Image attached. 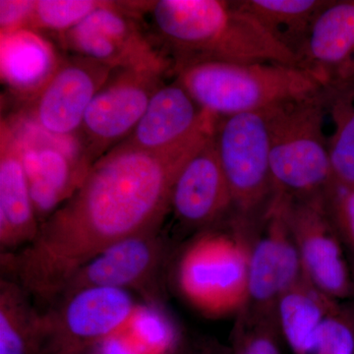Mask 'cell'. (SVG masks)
I'll return each mask as SVG.
<instances>
[{
  "label": "cell",
  "instance_id": "obj_2",
  "mask_svg": "<svg viewBox=\"0 0 354 354\" xmlns=\"http://www.w3.org/2000/svg\"><path fill=\"white\" fill-rule=\"evenodd\" d=\"M149 31L176 70L198 62L281 64L298 66L297 55L236 1L158 0L137 2Z\"/></svg>",
  "mask_w": 354,
  "mask_h": 354
},
{
  "label": "cell",
  "instance_id": "obj_13",
  "mask_svg": "<svg viewBox=\"0 0 354 354\" xmlns=\"http://www.w3.org/2000/svg\"><path fill=\"white\" fill-rule=\"evenodd\" d=\"M286 213L305 278L330 299L344 297L348 290V270L323 192L286 196Z\"/></svg>",
  "mask_w": 354,
  "mask_h": 354
},
{
  "label": "cell",
  "instance_id": "obj_18",
  "mask_svg": "<svg viewBox=\"0 0 354 354\" xmlns=\"http://www.w3.org/2000/svg\"><path fill=\"white\" fill-rule=\"evenodd\" d=\"M39 225L22 162L17 133L1 123L0 153V249L1 255L17 252L38 236Z\"/></svg>",
  "mask_w": 354,
  "mask_h": 354
},
{
  "label": "cell",
  "instance_id": "obj_1",
  "mask_svg": "<svg viewBox=\"0 0 354 354\" xmlns=\"http://www.w3.org/2000/svg\"><path fill=\"white\" fill-rule=\"evenodd\" d=\"M216 121L162 151L118 145L93 162L76 192L17 252L1 255L4 278L35 301L53 304L70 277L106 247L162 227L176 176L214 134Z\"/></svg>",
  "mask_w": 354,
  "mask_h": 354
},
{
  "label": "cell",
  "instance_id": "obj_22",
  "mask_svg": "<svg viewBox=\"0 0 354 354\" xmlns=\"http://www.w3.org/2000/svg\"><path fill=\"white\" fill-rule=\"evenodd\" d=\"M327 0H236L272 37L297 55ZM298 62V60H297Z\"/></svg>",
  "mask_w": 354,
  "mask_h": 354
},
{
  "label": "cell",
  "instance_id": "obj_27",
  "mask_svg": "<svg viewBox=\"0 0 354 354\" xmlns=\"http://www.w3.org/2000/svg\"><path fill=\"white\" fill-rule=\"evenodd\" d=\"M35 1L27 0H1L0 1V27L1 34L28 29L31 27Z\"/></svg>",
  "mask_w": 354,
  "mask_h": 354
},
{
  "label": "cell",
  "instance_id": "obj_29",
  "mask_svg": "<svg viewBox=\"0 0 354 354\" xmlns=\"http://www.w3.org/2000/svg\"><path fill=\"white\" fill-rule=\"evenodd\" d=\"M79 354H93V353H79Z\"/></svg>",
  "mask_w": 354,
  "mask_h": 354
},
{
  "label": "cell",
  "instance_id": "obj_3",
  "mask_svg": "<svg viewBox=\"0 0 354 354\" xmlns=\"http://www.w3.org/2000/svg\"><path fill=\"white\" fill-rule=\"evenodd\" d=\"M253 225L234 214L232 220L200 230L179 255L177 288L204 315L227 316L245 308Z\"/></svg>",
  "mask_w": 354,
  "mask_h": 354
},
{
  "label": "cell",
  "instance_id": "obj_26",
  "mask_svg": "<svg viewBox=\"0 0 354 354\" xmlns=\"http://www.w3.org/2000/svg\"><path fill=\"white\" fill-rule=\"evenodd\" d=\"M316 353L354 354V335L339 316L330 311L316 335Z\"/></svg>",
  "mask_w": 354,
  "mask_h": 354
},
{
  "label": "cell",
  "instance_id": "obj_7",
  "mask_svg": "<svg viewBox=\"0 0 354 354\" xmlns=\"http://www.w3.org/2000/svg\"><path fill=\"white\" fill-rule=\"evenodd\" d=\"M214 137L234 214L252 221L274 194L266 111L218 118Z\"/></svg>",
  "mask_w": 354,
  "mask_h": 354
},
{
  "label": "cell",
  "instance_id": "obj_5",
  "mask_svg": "<svg viewBox=\"0 0 354 354\" xmlns=\"http://www.w3.org/2000/svg\"><path fill=\"white\" fill-rule=\"evenodd\" d=\"M266 114L274 193L300 198L323 192L333 179L324 88Z\"/></svg>",
  "mask_w": 354,
  "mask_h": 354
},
{
  "label": "cell",
  "instance_id": "obj_10",
  "mask_svg": "<svg viewBox=\"0 0 354 354\" xmlns=\"http://www.w3.org/2000/svg\"><path fill=\"white\" fill-rule=\"evenodd\" d=\"M253 230L248 262L245 308L274 311L279 298L304 277L301 260L286 213V196L272 194Z\"/></svg>",
  "mask_w": 354,
  "mask_h": 354
},
{
  "label": "cell",
  "instance_id": "obj_4",
  "mask_svg": "<svg viewBox=\"0 0 354 354\" xmlns=\"http://www.w3.org/2000/svg\"><path fill=\"white\" fill-rule=\"evenodd\" d=\"M174 79L218 118L266 111L324 88L306 70L281 64L198 62L176 69Z\"/></svg>",
  "mask_w": 354,
  "mask_h": 354
},
{
  "label": "cell",
  "instance_id": "obj_25",
  "mask_svg": "<svg viewBox=\"0 0 354 354\" xmlns=\"http://www.w3.org/2000/svg\"><path fill=\"white\" fill-rule=\"evenodd\" d=\"M323 195L335 228H341L354 242V186L333 178L324 189Z\"/></svg>",
  "mask_w": 354,
  "mask_h": 354
},
{
  "label": "cell",
  "instance_id": "obj_12",
  "mask_svg": "<svg viewBox=\"0 0 354 354\" xmlns=\"http://www.w3.org/2000/svg\"><path fill=\"white\" fill-rule=\"evenodd\" d=\"M111 67L80 55L60 58L50 80L32 99L29 121L55 137L80 131L84 116Z\"/></svg>",
  "mask_w": 354,
  "mask_h": 354
},
{
  "label": "cell",
  "instance_id": "obj_20",
  "mask_svg": "<svg viewBox=\"0 0 354 354\" xmlns=\"http://www.w3.org/2000/svg\"><path fill=\"white\" fill-rule=\"evenodd\" d=\"M50 330L27 290L12 279L0 281V354H48Z\"/></svg>",
  "mask_w": 354,
  "mask_h": 354
},
{
  "label": "cell",
  "instance_id": "obj_19",
  "mask_svg": "<svg viewBox=\"0 0 354 354\" xmlns=\"http://www.w3.org/2000/svg\"><path fill=\"white\" fill-rule=\"evenodd\" d=\"M60 58L38 32L23 29L1 34L2 80L18 95L34 99L50 80Z\"/></svg>",
  "mask_w": 354,
  "mask_h": 354
},
{
  "label": "cell",
  "instance_id": "obj_15",
  "mask_svg": "<svg viewBox=\"0 0 354 354\" xmlns=\"http://www.w3.org/2000/svg\"><path fill=\"white\" fill-rule=\"evenodd\" d=\"M12 127L19 137L30 194L41 225L76 192L92 162L85 156L70 153L84 151L82 146L66 148L41 144L28 139L15 125Z\"/></svg>",
  "mask_w": 354,
  "mask_h": 354
},
{
  "label": "cell",
  "instance_id": "obj_17",
  "mask_svg": "<svg viewBox=\"0 0 354 354\" xmlns=\"http://www.w3.org/2000/svg\"><path fill=\"white\" fill-rule=\"evenodd\" d=\"M297 60L324 87L354 77V0L330 2L298 50Z\"/></svg>",
  "mask_w": 354,
  "mask_h": 354
},
{
  "label": "cell",
  "instance_id": "obj_23",
  "mask_svg": "<svg viewBox=\"0 0 354 354\" xmlns=\"http://www.w3.org/2000/svg\"><path fill=\"white\" fill-rule=\"evenodd\" d=\"M324 100L334 127L328 138L333 178L354 186V77L324 87Z\"/></svg>",
  "mask_w": 354,
  "mask_h": 354
},
{
  "label": "cell",
  "instance_id": "obj_24",
  "mask_svg": "<svg viewBox=\"0 0 354 354\" xmlns=\"http://www.w3.org/2000/svg\"><path fill=\"white\" fill-rule=\"evenodd\" d=\"M104 1L94 0H37L34 3L30 30L57 34L64 32L82 22Z\"/></svg>",
  "mask_w": 354,
  "mask_h": 354
},
{
  "label": "cell",
  "instance_id": "obj_21",
  "mask_svg": "<svg viewBox=\"0 0 354 354\" xmlns=\"http://www.w3.org/2000/svg\"><path fill=\"white\" fill-rule=\"evenodd\" d=\"M330 300L305 277L279 298L277 322L295 353H316L317 332L323 319L333 311Z\"/></svg>",
  "mask_w": 354,
  "mask_h": 354
},
{
  "label": "cell",
  "instance_id": "obj_16",
  "mask_svg": "<svg viewBox=\"0 0 354 354\" xmlns=\"http://www.w3.org/2000/svg\"><path fill=\"white\" fill-rule=\"evenodd\" d=\"M218 118L204 111L174 78L153 95L138 124L120 145L165 150L194 136Z\"/></svg>",
  "mask_w": 354,
  "mask_h": 354
},
{
  "label": "cell",
  "instance_id": "obj_6",
  "mask_svg": "<svg viewBox=\"0 0 354 354\" xmlns=\"http://www.w3.org/2000/svg\"><path fill=\"white\" fill-rule=\"evenodd\" d=\"M58 39L68 55L90 58L111 68L176 69L174 60L153 38L133 2L104 1Z\"/></svg>",
  "mask_w": 354,
  "mask_h": 354
},
{
  "label": "cell",
  "instance_id": "obj_28",
  "mask_svg": "<svg viewBox=\"0 0 354 354\" xmlns=\"http://www.w3.org/2000/svg\"><path fill=\"white\" fill-rule=\"evenodd\" d=\"M242 354H279L276 344L265 332L254 333L246 342Z\"/></svg>",
  "mask_w": 354,
  "mask_h": 354
},
{
  "label": "cell",
  "instance_id": "obj_8",
  "mask_svg": "<svg viewBox=\"0 0 354 354\" xmlns=\"http://www.w3.org/2000/svg\"><path fill=\"white\" fill-rule=\"evenodd\" d=\"M174 78L162 67H116L97 91L80 128L90 162L118 146L138 124L156 92Z\"/></svg>",
  "mask_w": 354,
  "mask_h": 354
},
{
  "label": "cell",
  "instance_id": "obj_9",
  "mask_svg": "<svg viewBox=\"0 0 354 354\" xmlns=\"http://www.w3.org/2000/svg\"><path fill=\"white\" fill-rule=\"evenodd\" d=\"M129 290L88 286L58 298L46 311L48 354L88 353L127 327L136 310Z\"/></svg>",
  "mask_w": 354,
  "mask_h": 354
},
{
  "label": "cell",
  "instance_id": "obj_14",
  "mask_svg": "<svg viewBox=\"0 0 354 354\" xmlns=\"http://www.w3.org/2000/svg\"><path fill=\"white\" fill-rule=\"evenodd\" d=\"M214 134L183 165L172 186L167 216L171 214L183 230L199 232L223 221L234 209Z\"/></svg>",
  "mask_w": 354,
  "mask_h": 354
},
{
  "label": "cell",
  "instance_id": "obj_11",
  "mask_svg": "<svg viewBox=\"0 0 354 354\" xmlns=\"http://www.w3.org/2000/svg\"><path fill=\"white\" fill-rule=\"evenodd\" d=\"M162 227L121 239L91 258L66 281L58 298L88 286H109L143 293L156 302L158 277L167 259Z\"/></svg>",
  "mask_w": 354,
  "mask_h": 354
}]
</instances>
